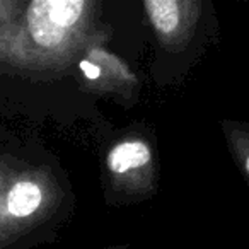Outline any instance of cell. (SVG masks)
Here are the masks:
<instances>
[{"label": "cell", "instance_id": "cell-1", "mask_svg": "<svg viewBox=\"0 0 249 249\" xmlns=\"http://www.w3.org/2000/svg\"><path fill=\"white\" fill-rule=\"evenodd\" d=\"M84 0H36L28 9V24L33 38L45 48H55L67 31L79 21Z\"/></svg>", "mask_w": 249, "mask_h": 249}, {"label": "cell", "instance_id": "cell-2", "mask_svg": "<svg viewBox=\"0 0 249 249\" xmlns=\"http://www.w3.org/2000/svg\"><path fill=\"white\" fill-rule=\"evenodd\" d=\"M150 160V149L143 142H123L107 156V166L113 173H126L135 167L145 166Z\"/></svg>", "mask_w": 249, "mask_h": 249}, {"label": "cell", "instance_id": "cell-3", "mask_svg": "<svg viewBox=\"0 0 249 249\" xmlns=\"http://www.w3.org/2000/svg\"><path fill=\"white\" fill-rule=\"evenodd\" d=\"M41 198L43 193L38 184L31 181H21L9 193L7 208L16 217H28L38 210V207L41 205Z\"/></svg>", "mask_w": 249, "mask_h": 249}, {"label": "cell", "instance_id": "cell-4", "mask_svg": "<svg viewBox=\"0 0 249 249\" xmlns=\"http://www.w3.org/2000/svg\"><path fill=\"white\" fill-rule=\"evenodd\" d=\"M145 9L156 29L162 35H171L179 24V4L173 0H147Z\"/></svg>", "mask_w": 249, "mask_h": 249}, {"label": "cell", "instance_id": "cell-5", "mask_svg": "<svg viewBox=\"0 0 249 249\" xmlns=\"http://www.w3.org/2000/svg\"><path fill=\"white\" fill-rule=\"evenodd\" d=\"M231 139L232 149L239 157V164L249 179V126H235Z\"/></svg>", "mask_w": 249, "mask_h": 249}, {"label": "cell", "instance_id": "cell-6", "mask_svg": "<svg viewBox=\"0 0 249 249\" xmlns=\"http://www.w3.org/2000/svg\"><path fill=\"white\" fill-rule=\"evenodd\" d=\"M80 70L84 72V75L87 77V79H97V77L101 75V70H99V67L97 65H92V63H89V62H80Z\"/></svg>", "mask_w": 249, "mask_h": 249}]
</instances>
